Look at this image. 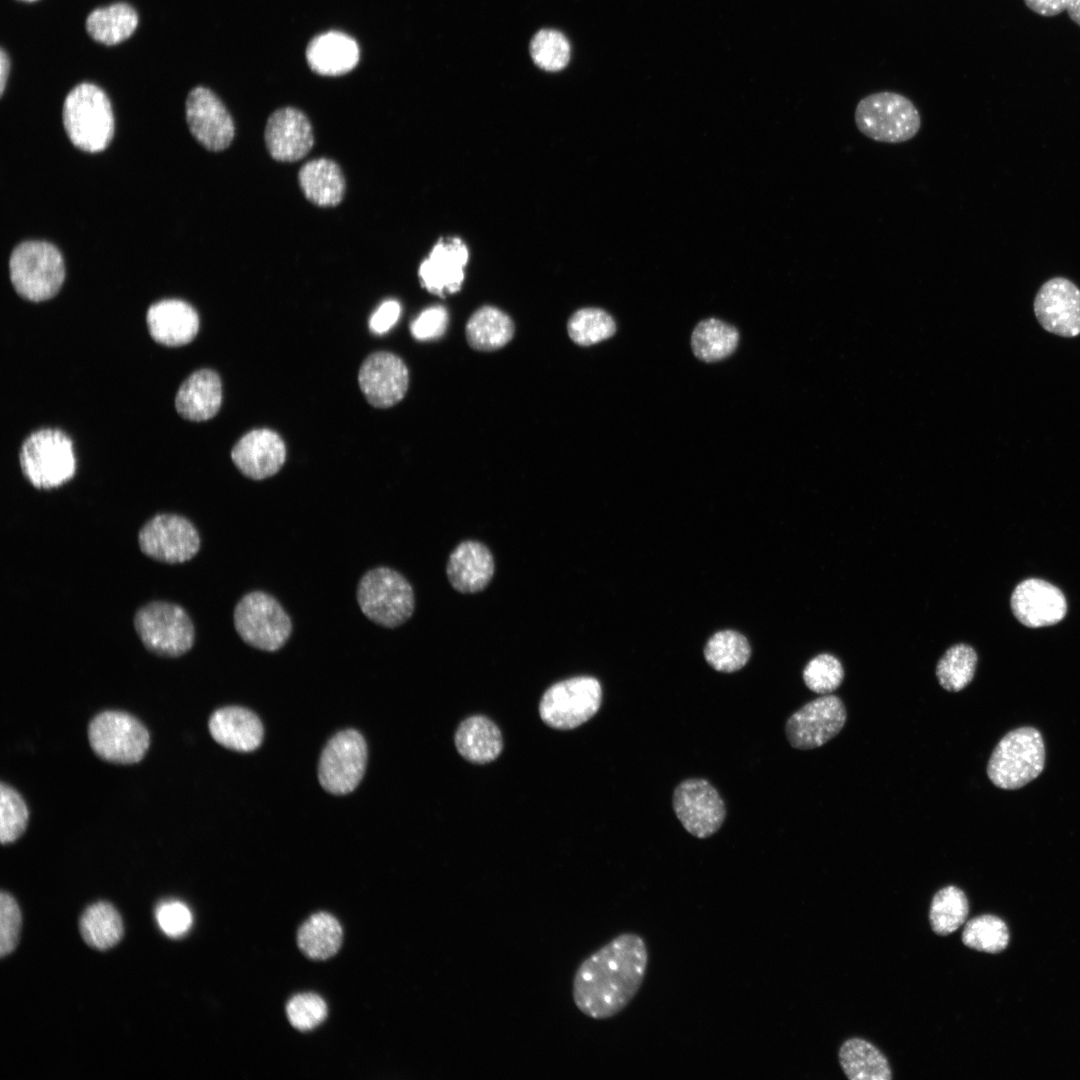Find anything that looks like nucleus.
Returning <instances> with one entry per match:
<instances>
[{"label":"nucleus","mask_w":1080,"mask_h":1080,"mask_svg":"<svg viewBox=\"0 0 1080 1080\" xmlns=\"http://www.w3.org/2000/svg\"><path fill=\"white\" fill-rule=\"evenodd\" d=\"M1039 324L1062 337L1080 334V290L1070 280L1056 277L1046 281L1034 299Z\"/></svg>","instance_id":"18"},{"label":"nucleus","mask_w":1080,"mask_h":1080,"mask_svg":"<svg viewBox=\"0 0 1080 1080\" xmlns=\"http://www.w3.org/2000/svg\"><path fill=\"white\" fill-rule=\"evenodd\" d=\"M91 748L101 759L115 764H133L145 755L149 733L132 715L122 711H104L88 727Z\"/></svg>","instance_id":"11"},{"label":"nucleus","mask_w":1080,"mask_h":1080,"mask_svg":"<svg viewBox=\"0 0 1080 1080\" xmlns=\"http://www.w3.org/2000/svg\"><path fill=\"white\" fill-rule=\"evenodd\" d=\"M401 313V305L396 300L384 301L373 313L369 321V327L375 334L388 332L398 321Z\"/></svg>","instance_id":"48"},{"label":"nucleus","mask_w":1080,"mask_h":1080,"mask_svg":"<svg viewBox=\"0 0 1080 1080\" xmlns=\"http://www.w3.org/2000/svg\"><path fill=\"white\" fill-rule=\"evenodd\" d=\"M1045 748L1040 732L1020 727L1008 732L994 748L987 765L991 782L1002 789H1018L1043 770Z\"/></svg>","instance_id":"7"},{"label":"nucleus","mask_w":1080,"mask_h":1080,"mask_svg":"<svg viewBox=\"0 0 1080 1080\" xmlns=\"http://www.w3.org/2000/svg\"><path fill=\"white\" fill-rule=\"evenodd\" d=\"M840 1066L850 1080H890L892 1070L885 1055L863 1038H850L839 1048Z\"/></svg>","instance_id":"30"},{"label":"nucleus","mask_w":1080,"mask_h":1080,"mask_svg":"<svg viewBox=\"0 0 1080 1080\" xmlns=\"http://www.w3.org/2000/svg\"><path fill=\"white\" fill-rule=\"evenodd\" d=\"M343 938L338 920L329 913L310 916L299 928L297 941L300 950L314 960H325L337 953Z\"/></svg>","instance_id":"33"},{"label":"nucleus","mask_w":1080,"mask_h":1080,"mask_svg":"<svg viewBox=\"0 0 1080 1080\" xmlns=\"http://www.w3.org/2000/svg\"><path fill=\"white\" fill-rule=\"evenodd\" d=\"M858 130L882 143H902L914 138L921 128V116L904 95L882 91L862 98L854 113Z\"/></svg>","instance_id":"4"},{"label":"nucleus","mask_w":1080,"mask_h":1080,"mask_svg":"<svg viewBox=\"0 0 1080 1080\" xmlns=\"http://www.w3.org/2000/svg\"><path fill=\"white\" fill-rule=\"evenodd\" d=\"M448 324V312L445 307H429L411 323L410 331L417 340H431L441 337Z\"/></svg>","instance_id":"47"},{"label":"nucleus","mask_w":1080,"mask_h":1080,"mask_svg":"<svg viewBox=\"0 0 1080 1080\" xmlns=\"http://www.w3.org/2000/svg\"><path fill=\"white\" fill-rule=\"evenodd\" d=\"M1066 11L1070 19L1080 26V0H1068Z\"/></svg>","instance_id":"51"},{"label":"nucleus","mask_w":1080,"mask_h":1080,"mask_svg":"<svg viewBox=\"0 0 1080 1080\" xmlns=\"http://www.w3.org/2000/svg\"><path fill=\"white\" fill-rule=\"evenodd\" d=\"M644 939L622 933L578 966L572 985L573 1001L584 1015L604 1020L620 1013L639 991L647 970Z\"/></svg>","instance_id":"1"},{"label":"nucleus","mask_w":1080,"mask_h":1080,"mask_svg":"<svg viewBox=\"0 0 1080 1080\" xmlns=\"http://www.w3.org/2000/svg\"><path fill=\"white\" fill-rule=\"evenodd\" d=\"M66 134L78 149L96 153L108 147L114 135V115L106 93L83 82L67 94L62 110Z\"/></svg>","instance_id":"2"},{"label":"nucleus","mask_w":1080,"mask_h":1080,"mask_svg":"<svg viewBox=\"0 0 1080 1080\" xmlns=\"http://www.w3.org/2000/svg\"><path fill=\"white\" fill-rule=\"evenodd\" d=\"M567 332L577 345L590 346L612 337L616 332V323L603 309L581 308L570 316Z\"/></svg>","instance_id":"40"},{"label":"nucleus","mask_w":1080,"mask_h":1080,"mask_svg":"<svg viewBox=\"0 0 1080 1080\" xmlns=\"http://www.w3.org/2000/svg\"><path fill=\"white\" fill-rule=\"evenodd\" d=\"M846 709L835 695L816 698L794 712L785 724V734L793 748L809 750L835 737L846 722Z\"/></svg>","instance_id":"15"},{"label":"nucleus","mask_w":1080,"mask_h":1080,"mask_svg":"<svg viewBox=\"0 0 1080 1080\" xmlns=\"http://www.w3.org/2000/svg\"><path fill=\"white\" fill-rule=\"evenodd\" d=\"M359 55L356 41L337 31L317 35L306 48L310 68L325 76H338L351 71L357 65Z\"/></svg>","instance_id":"27"},{"label":"nucleus","mask_w":1080,"mask_h":1080,"mask_svg":"<svg viewBox=\"0 0 1080 1080\" xmlns=\"http://www.w3.org/2000/svg\"><path fill=\"white\" fill-rule=\"evenodd\" d=\"M968 914L969 902L964 891L954 885L945 886L938 890L931 900V929L939 936L952 934L966 921Z\"/></svg>","instance_id":"36"},{"label":"nucleus","mask_w":1080,"mask_h":1080,"mask_svg":"<svg viewBox=\"0 0 1080 1080\" xmlns=\"http://www.w3.org/2000/svg\"><path fill=\"white\" fill-rule=\"evenodd\" d=\"M9 274L19 296L32 302L46 301L59 292L64 282L62 254L49 242L24 241L11 253Z\"/></svg>","instance_id":"3"},{"label":"nucleus","mask_w":1080,"mask_h":1080,"mask_svg":"<svg viewBox=\"0 0 1080 1080\" xmlns=\"http://www.w3.org/2000/svg\"><path fill=\"white\" fill-rule=\"evenodd\" d=\"M234 627L248 645L267 652L282 648L292 632V622L282 605L263 591L245 594L233 612Z\"/></svg>","instance_id":"9"},{"label":"nucleus","mask_w":1080,"mask_h":1080,"mask_svg":"<svg viewBox=\"0 0 1080 1080\" xmlns=\"http://www.w3.org/2000/svg\"><path fill=\"white\" fill-rule=\"evenodd\" d=\"M455 746L459 754L475 764L495 760L502 752L503 739L497 725L483 715L463 720L455 733Z\"/></svg>","instance_id":"29"},{"label":"nucleus","mask_w":1080,"mask_h":1080,"mask_svg":"<svg viewBox=\"0 0 1080 1080\" xmlns=\"http://www.w3.org/2000/svg\"><path fill=\"white\" fill-rule=\"evenodd\" d=\"M1009 940L1006 923L992 914H983L968 920L962 932L963 944L980 952L999 953L1007 948Z\"/></svg>","instance_id":"39"},{"label":"nucleus","mask_w":1080,"mask_h":1080,"mask_svg":"<svg viewBox=\"0 0 1080 1080\" xmlns=\"http://www.w3.org/2000/svg\"><path fill=\"white\" fill-rule=\"evenodd\" d=\"M140 550L146 556L169 564L192 559L200 548V536L187 518L171 513L157 514L138 533Z\"/></svg>","instance_id":"13"},{"label":"nucleus","mask_w":1080,"mask_h":1080,"mask_svg":"<svg viewBox=\"0 0 1080 1080\" xmlns=\"http://www.w3.org/2000/svg\"><path fill=\"white\" fill-rule=\"evenodd\" d=\"M286 1012L288 1020L294 1028L300 1031H308L325 1020L327 1005L315 993H300L289 1000Z\"/></svg>","instance_id":"44"},{"label":"nucleus","mask_w":1080,"mask_h":1080,"mask_svg":"<svg viewBox=\"0 0 1080 1080\" xmlns=\"http://www.w3.org/2000/svg\"><path fill=\"white\" fill-rule=\"evenodd\" d=\"M231 459L246 477L263 480L281 469L286 460V446L275 431L254 429L237 441Z\"/></svg>","instance_id":"22"},{"label":"nucleus","mask_w":1080,"mask_h":1080,"mask_svg":"<svg viewBox=\"0 0 1080 1080\" xmlns=\"http://www.w3.org/2000/svg\"><path fill=\"white\" fill-rule=\"evenodd\" d=\"M19 462L24 477L37 489L57 488L76 470L72 441L55 428L31 433L21 445Z\"/></svg>","instance_id":"5"},{"label":"nucleus","mask_w":1080,"mask_h":1080,"mask_svg":"<svg viewBox=\"0 0 1080 1080\" xmlns=\"http://www.w3.org/2000/svg\"><path fill=\"white\" fill-rule=\"evenodd\" d=\"M511 317L494 306L477 309L465 327L466 340L478 351H494L504 347L514 336Z\"/></svg>","instance_id":"31"},{"label":"nucleus","mask_w":1080,"mask_h":1080,"mask_svg":"<svg viewBox=\"0 0 1080 1080\" xmlns=\"http://www.w3.org/2000/svg\"><path fill=\"white\" fill-rule=\"evenodd\" d=\"M844 678L841 662L833 655L823 653L812 658L803 670L805 685L817 694H830Z\"/></svg>","instance_id":"43"},{"label":"nucleus","mask_w":1080,"mask_h":1080,"mask_svg":"<svg viewBox=\"0 0 1080 1080\" xmlns=\"http://www.w3.org/2000/svg\"><path fill=\"white\" fill-rule=\"evenodd\" d=\"M737 329L722 320L709 318L699 322L691 335L694 355L704 362H716L731 355L738 344Z\"/></svg>","instance_id":"35"},{"label":"nucleus","mask_w":1080,"mask_h":1080,"mask_svg":"<svg viewBox=\"0 0 1080 1080\" xmlns=\"http://www.w3.org/2000/svg\"><path fill=\"white\" fill-rule=\"evenodd\" d=\"M367 762V747L363 736L348 729L334 735L322 751L318 779L329 793L344 795L352 792L361 781Z\"/></svg>","instance_id":"12"},{"label":"nucleus","mask_w":1080,"mask_h":1080,"mask_svg":"<svg viewBox=\"0 0 1080 1080\" xmlns=\"http://www.w3.org/2000/svg\"><path fill=\"white\" fill-rule=\"evenodd\" d=\"M85 25L95 41L116 45L133 34L138 25V14L131 5L117 2L91 11Z\"/></svg>","instance_id":"32"},{"label":"nucleus","mask_w":1080,"mask_h":1080,"mask_svg":"<svg viewBox=\"0 0 1080 1080\" xmlns=\"http://www.w3.org/2000/svg\"><path fill=\"white\" fill-rule=\"evenodd\" d=\"M22 925L16 900L7 892L0 895V955L5 957L17 947Z\"/></svg>","instance_id":"45"},{"label":"nucleus","mask_w":1080,"mask_h":1080,"mask_svg":"<svg viewBox=\"0 0 1080 1080\" xmlns=\"http://www.w3.org/2000/svg\"><path fill=\"white\" fill-rule=\"evenodd\" d=\"M155 917L161 930L172 938L184 936L193 922L188 906L178 900L160 903L155 910Z\"/></svg>","instance_id":"46"},{"label":"nucleus","mask_w":1080,"mask_h":1080,"mask_svg":"<svg viewBox=\"0 0 1080 1080\" xmlns=\"http://www.w3.org/2000/svg\"><path fill=\"white\" fill-rule=\"evenodd\" d=\"M28 809L21 795L9 785L0 786V840L12 843L25 831Z\"/></svg>","instance_id":"42"},{"label":"nucleus","mask_w":1080,"mask_h":1080,"mask_svg":"<svg viewBox=\"0 0 1080 1080\" xmlns=\"http://www.w3.org/2000/svg\"><path fill=\"white\" fill-rule=\"evenodd\" d=\"M222 383L211 369L193 372L178 388L175 407L184 419L201 422L214 417L221 407Z\"/></svg>","instance_id":"26"},{"label":"nucleus","mask_w":1080,"mask_h":1080,"mask_svg":"<svg viewBox=\"0 0 1080 1080\" xmlns=\"http://www.w3.org/2000/svg\"><path fill=\"white\" fill-rule=\"evenodd\" d=\"M673 809L683 827L697 838L716 833L726 817L725 804L716 788L705 779L682 781L674 790Z\"/></svg>","instance_id":"14"},{"label":"nucleus","mask_w":1080,"mask_h":1080,"mask_svg":"<svg viewBox=\"0 0 1080 1080\" xmlns=\"http://www.w3.org/2000/svg\"><path fill=\"white\" fill-rule=\"evenodd\" d=\"M79 930L83 940L98 950L112 948L124 933L121 915L105 901L93 903L85 909L79 921Z\"/></svg>","instance_id":"34"},{"label":"nucleus","mask_w":1080,"mask_h":1080,"mask_svg":"<svg viewBox=\"0 0 1080 1080\" xmlns=\"http://www.w3.org/2000/svg\"><path fill=\"white\" fill-rule=\"evenodd\" d=\"M602 701L600 682L592 676H577L550 686L539 703L542 721L554 728L568 730L591 719Z\"/></svg>","instance_id":"10"},{"label":"nucleus","mask_w":1080,"mask_h":1080,"mask_svg":"<svg viewBox=\"0 0 1080 1080\" xmlns=\"http://www.w3.org/2000/svg\"><path fill=\"white\" fill-rule=\"evenodd\" d=\"M495 572L489 548L479 541L461 542L450 554L446 573L452 587L460 593H476L490 583Z\"/></svg>","instance_id":"24"},{"label":"nucleus","mask_w":1080,"mask_h":1080,"mask_svg":"<svg viewBox=\"0 0 1080 1080\" xmlns=\"http://www.w3.org/2000/svg\"><path fill=\"white\" fill-rule=\"evenodd\" d=\"M21 1H24V2H34V1H37V0H21Z\"/></svg>","instance_id":"52"},{"label":"nucleus","mask_w":1080,"mask_h":1080,"mask_svg":"<svg viewBox=\"0 0 1080 1080\" xmlns=\"http://www.w3.org/2000/svg\"><path fill=\"white\" fill-rule=\"evenodd\" d=\"M357 602L372 622L395 628L406 622L415 608L414 591L408 580L389 567L367 571L357 587Z\"/></svg>","instance_id":"6"},{"label":"nucleus","mask_w":1080,"mask_h":1080,"mask_svg":"<svg viewBox=\"0 0 1080 1080\" xmlns=\"http://www.w3.org/2000/svg\"><path fill=\"white\" fill-rule=\"evenodd\" d=\"M133 623L145 648L158 656L179 657L194 644L193 622L177 604L149 602L136 611Z\"/></svg>","instance_id":"8"},{"label":"nucleus","mask_w":1080,"mask_h":1080,"mask_svg":"<svg viewBox=\"0 0 1080 1080\" xmlns=\"http://www.w3.org/2000/svg\"><path fill=\"white\" fill-rule=\"evenodd\" d=\"M264 140L270 156L279 162H295L304 158L314 145V134L308 117L294 107H282L268 118Z\"/></svg>","instance_id":"19"},{"label":"nucleus","mask_w":1080,"mask_h":1080,"mask_svg":"<svg viewBox=\"0 0 1080 1080\" xmlns=\"http://www.w3.org/2000/svg\"><path fill=\"white\" fill-rule=\"evenodd\" d=\"M298 183L305 198L319 207L337 206L346 190L341 167L328 158H316L303 164L298 172Z\"/></svg>","instance_id":"28"},{"label":"nucleus","mask_w":1080,"mask_h":1080,"mask_svg":"<svg viewBox=\"0 0 1080 1080\" xmlns=\"http://www.w3.org/2000/svg\"><path fill=\"white\" fill-rule=\"evenodd\" d=\"M359 387L374 407L388 408L405 396L409 372L404 361L394 353L379 351L370 354L358 373Z\"/></svg>","instance_id":"17"},{"label":"nucleus","mask_w":1080,"mask_h":1080,"mask_svg":"<svg viewBox=\"0 0 1080 1080\" xmlns=\"http://www.w3.org/2000/svg\"><path fill=\"white\" fill-rule=\"evenodd\" d=\"M751 656L747 639L739 632L723 630L715 633L704 647L707 663L716 671L732 673L743 668Z\"/></svg>","instance_id":"37"},{"label":"nucleus","mask_w":1080,"mask_h":1080,"mask_svg":"<svg viewBox=\"0 0 1080 1080\" xmlns=\"http://www.w3.org/2000/svg\"><path fill=\"white\" fill-rule=\"evenodd\" d=\"M186 121L194 138L210 151L228 148L235 135L234 121L221 100L208 88H193L186 99Z\"/></svg>","instance_id":"16"},{"label":"nucleus","mask_w":1080,"mask_h":1080,"mask_svg":"<svg viewBox=\"0 0 1080 1080\" xmlns=\"http://www.w3.org/2000/svg\"><path fill=\"white\" fill-rule=\"evenodd\" d=\"M468 259V249L461 239H440L419 267L418 276L422 286L441 297L458 292Z\"/></svg>","instance_id":"20"},{"label":"nucleus","mask_w":1080,"mask_h":1080,"mask_svg":"<svg viewBox=\"0 0 1080 1080\" xmlns=\"http://www.w3.org/2000/svg\"><path fill=\"white\" fill-rule=\"evenodd\" d=\"M209 731L220 745L238 752L257 749L263 739V725L250 710L228 706L216 710L209 719Z\"/></svg>","instance_id":"25"},{"label":"nucleus","mask_w":1080,"mask_h":1080,"mask_svg":"<svg viewBox=\"0 0 1080 1080\" xmlns=\"http://www.w3.org/2000/svg\"><path fill=\"white\" fill-rule=\"evenodd\" d=\"M530 54L538 67L555 72L567 66L570 59V46L561 32L542 29L531 39Z\"/></svg>","instance_id":"41"},{"label":"nucleus","mask_w":1080,"mask_h":1080,"mask_svg":"<svg viewBox=\"0 0 1080 1080\" xmlns=\"http://www.w3.org/2000/svg\"><path fill=\"white\" fill-rule=\"evenodd\" d=\"M1011 608L1022 624L1038 628L1061 621L1066 614L1067 604L1056 586L1042 579L1030 578L1014 589Z\"/></svg>","instance_id":"21"},{"label":"nucleus","mask_w":1080,"mask_h":1080,"mask_svg":"<svg viewBox=\"0 0 1080 1080\" xmlns=\"http://www.w3.org/2000/svg\"><path fill=\"white\" fill-rule=\"evenodd\" d=\"M1033 12L1046 17L1056 16L1067 8L1068 0H1024Z\"/></svg>","instance_id":"49"},{"label":"nucleus","mask_w":1080,"mask_h":1080,"mask_svg":"<svg viewBox=\"0 0 1080 1080\" xmlns=\"http://www.w3.org/2000/svg\"><path fill=\"white\" fill-rule=\"evenodd\" d=\"M976 664L975 650L968 644L958 643L947 649L938 660L936 677L942 688L958 692L972 681Z\"/></svg>","instance_id":"38"},{"label":"nucleus","mask_w":1080,"mask_h":1080,"mask_svg":"<svg viewBox=\"0 0 1080 1080\" xmlns=\"http://www.w3.org/2000/svg\"><path fill=\"white\" fill-rule=\"evenodd\" d=\"M10 70V59L4 48L0 51V93H4Z\"/></svg>","instance_id":"50"},{"label":"nucleus","mask_w":1080,"mask_h":1080,"mask_svg":"<svg viewBox=\"0 0 1080 1080\" xmlns=\"http://www.w3.org/2000/svg\"><path fill=\"white\" fill-rule=\"evenodd\" d=\"M146 324L154 341L175 347L191 342L199 330L197 311L179 299H164L147 309Z\"/></svg>","instance_id":"23"}]
</instances>
